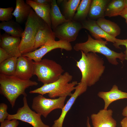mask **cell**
I'll return each mask as SVG.
<instances>
[{
	"label": "cell",
	"mask_w": 127,
	"mask_h": 127,
	"mask_svg": "<svg viewBox=\"0 0 127 127\" xmlns=\"http://www.w3.org/2000/svg\"><path fill=\"white\" fill-rule=\"evenodd\" d=\"M81 51V57L76 64L81 73L80 81L91 87L99 80L103 74L105 67L104 62L95 53L90 52L86 54Z\"/></svg>",
	"instance_id": "obj_1"
},
{
	"label": "cell",
	"mask_w": 127,
	"mask_h": 127,
	"mask_svg": "<svg viewBox=\"0 0 127 127\" xmlns=\"http://www.w3.org/2000/svg\"><path fill=\"white\" fill-rule=\"evenodd\" d=\"M38 85L37 82L30 80H24L14 75L0 74V93L6 97L13 107L17 99L21 95L27 96L25 89L30 86Z\"/></svg>",
	"instance_id": "obj_2"
},
{
	"label": "cell",
	"mask_w": 127,
	"mask_h": 127,
	"mask_svg": "<svg viewBox=\"0 0 127 127\" xmlns=\"http://www.w3.org/2000/svg\"><path fill=\"white\" fill-rule=\"evenodd\" d=\"M73 76L68 72L64 73L56 81L49 84H44L41 87L30 91V93H38L42 95L48 94L51 98L64 96H71L72 92L75 89L77 82H70Z\"/></svg>",
	"instance_id": "obj_3"
},
{
	"label": "cell",
	"mask_w": 127,
	"mask_h": 127,
	"mask_svg": "<svg viewBox=\"0 0 127 127\" xmlns=\"http://www.w3.org/2000/svg\"><path fill=\"white\" fill-rule=\"evenodd\" d=\"M87 34L88 38L87 41L75 44L73 47L74 50L82 51L86 54L90 52L99 53L105 56L108 62L114 65L119 64L117 59L122 62L125 60L124 53H118L110 49L106 45L108 44L107 41L103 40L102 39H94Z\"/></svg>",
	"instance_id": "obj_4"
},
{
	"label": "cell",
	"mask_w": 127,
	"mask_h": 127,
	"mask_svg": "<svg viewBox=\"0 0 127 127\" xmlns=\"http://www.w3.org/2000/svg\"><path fill=\"white\" fill-rule=\"evenodd\" d=\"M45 23L32 8L26 22L19 45V50L22 55L35 50L36 36L39 29Z\"/></svg>",
	"instance_id": "obj_5"
},
{
	"label": "cell",
	"mask_w": 127,
	"mask_h": 127,
	"mask_svg": "<svg viewBox=\"0 0 127 127\" xmlns=\"http://www.w3.org/2000/svg\"><path fill=\"white\" fill-rule=\"evenodd\" d=\"M64 71L61 65L53 60L44 59L39 61H34V75L44 84L56 81Z\"/></svg>",
	"instance_id": "obj_6"
},
{
	"label": "cell",
	"mask_w": 127,
	"mask_h": 127,
	"mask_svg": "<svg viewBox=\"0 0 127 127\" xmlns=\"http://www.w3.org/2000/svg\"><path fill=\"white\" fill-rule=\"evenodd\" d=\"M66 97L64 96L49 99L39 94L33 99L32 108L36 113L46 118L53 110L57 109L62 110L63 108Z\"/></svg>",
	"instance_id": "obj_7"
},
{
	"label": "cell",
	"mask_w": 127,
	"mask_h": 127,
	"mask_svg": "<svg viewBox=\"0 0 127 127\" xmlns=\"http://www.w3.org/2000/svg\"><path fill=\"white\" fill-rule=\"evenodd\" d=\"M26 97L24 96L23 98V106L18 109L16 114H9L7 119L20 120L28 123L33 127H50L43 122L41 115L31 109Z\"/></svg>",
	"instance_id": "obj_8"
},
{
	"label": "cell",
	"mask_w": 127,
	"mask_h": 127,
	"mask_svg": "<svg viewBox=\"0 0 127 127\" xmlns=\"http://www.w3.org/2000/svg\"><path fill=\"white\" fill-rule=\"evenodd\" d=\"M82 28L81 23L72 20L59 25L53 31L55 37L59 40L70 43L76 40Z\"/></svg>",
	"instance_id": "obj_9"
},
{
	"label": "cell",
	"mask_w": 127,
	"mask_h": 127,
	"mask_svg": "<svg viewBox=\"0 0 127 127\" xmlns=\"http://www.w3.org/2000/svg\"><path fill=\"white\" fill-rule=\"evenodd\" d=\"M38 49L28 53L22 55L35 62L39 61L42 60V57L47 53L57 48L64 49L67 51H71L72 49L70 43L59 40L55 41L51 43L41 46Z\"/></svg>",
	"instance_id": "obj_10"
},
{
	"label": "cell",
	"mask_w": 127,
	"mask_h": 127,
	"mask_svg": "<svg viewBox=\"0 0 127 127\" xmlns=\"http://www.w3.org/2000/svg\"><path fill=\"white\" fill-rule=\"evenodd\" d=\"M87 86L84 83L80 82L75 87V91L62 109L60 115L55 120L52 127H62L64 119L67 114L71 109L77 97L86 92Z\"/></svg>",
	"instance_id": "obj_11"
},
{
	"label": "cell",
	"mask_w": 127,
	"mask_h": 127,
	"mask_svg": "<svg viewBox=\"0 0 127 127\" xmlns=\"http://www.w3.org/2000/svg\"><path fill=\"white\" fill-rule=\"evenodd\" d=\"M34 62L28 57L21 56L17 58L14 76L24 80H28L34 75Z\"/></svg>",
	"instance_id": "obj_12"
},
{
	"label": "cell",
	"mask_w": 127,
	"mask_h": 127,
	"mask_svg": "<svg viewBox=\"0 0 127 127\" xmlns=\"http://www.w3.org/2000/svg\"><path fill=\"white\" fill-rule=\"evenodd\" d=\"M111 109L100 110L97 113H93L91 118L93 127H116V121L112 117Z\"/></svg>",
	"instance_id": "obj_13"
},
{
	"label": "cell",
	"mask_w": 127,
	"mask_h": 127,
	"mask_svg": "<svg viewBox=\"0 0 127 127\" xmlns=\"http://www.w3.org/2000/svg\"><path fill=\"white\" fill-rule=\"evenodd\" d=\"M21 40L20 37L12 36L5 33L1 35L0 46L12 57L22 56L19 46Z\"/></svg>",
	"instance_id": "obj_14"
},
{
	"label": "cell",
	"mask_w": 127,
	"mask_h": 127,
	"mask_svg": "<svg viewBox=\"0 0 127 127\" xmlns=\"http://www.w3.org/2000/svg\"><path fill=\"white\" fill-rule=\"evenodd\" d=\"M81 23L83 28L88 30L95 39L103 38L107 42L115 43L116 38L104 31L98 25L96 21L88 18L82 22Z\"/></svg>",
	"instance_id": "obj_15"
},
{
	"label": "cell",
	"mask_w": 127,
	"mask_h": 127,
	"mask_svg": "<svg viewBox=\"0 0 127 127\" xmlns=\"http://www.w3.org/2000/svg\"><path fill=\"white\" fill-rule=\"evenodd\" d=\"M98 96L104 100V109H107L110 104L116 100L124 99H127V92L119 90L116 85H113L110 90L108 91L99 92Z\"/></svg>",
	"instance_id": "obj_16"
},
{
	"label": "cell",
	"mask_w": 127,
	"mask_h": 127,
	"mask_svg": "<svg viewBox=\"0 0 127 127\" xmlns=\"http://www.w3.org/2000/svg\"><path fill=\"white\" fill-rule=\"evenodd\" d=\"M56 37L51 28L45 23L39 29L36 37L35 50L38 48L55 41Z\"/></svg>",
	"instance_id": "obj_17"
},
{
	"label": "cell",
	"mask_w": 127,
	"mask_h": 127,
	"mask_svg": "<svg viewBox=\"0 0 127 127\" xmlns=\"http://www.w3.org/2000/svg\"><path fill=\"white\" fill-rule=\"evenodd\" d=\"M32 8L24 0H16L15 9L12 15L16 21L19 23L23 22L27 19Z\"/></svg>",
	"instance_id": "obj_18"
},
{
	"label": "cell",
	"mask_w": 127,
	"mask_h": 127,
	"mask_svg": "<svg viewBox=\"0 0 127 127\" xmlns=\"http://www.w3.org/2000/svg\"><path fill=\"white\" fill-rule=\"evenodd\" d=\"M26 2L29 5L37 15L43 20L48 26L51 28L50 13L51 4H40L32 0H26Z\"/></svg>",
	"instance_id": "obj_19"
},
{
	"label": "cell",
	"mask_w": 127,
	"mask_h": 127,
	"mask_svg": "<svg viewBox=\"0 0 127 127\" xmlns=\"http://www.w3.org/2000/svg\"><path fill=\"white\" fill-rule=\"evenodd\" d=\"M50 13L51 28L53 30L59 25L68 21L65 16L61 13L56 0H51Z\"/></svg>",
	"instance_id": "obj_20"
},
{
	"label": "cell",
	"mask_w": 127,
	"mask_h": 127,
	"mask_svg": "<svg viewBox=\"0 0 127 127\" xmlns=\"http://www.w3.org/2000/svg\"><path fill=\"white\" fill-rule=\"evenodd\" d=\"M109 0H92L88 16L90 19H99L104 17L106 7Z\"/></svg>",
	"instance_id": "obj_21"
},
{
	"label": "cell",
	"mask_w": 127,
	"mask_h": 127,
	"mask_svg": "<svg viewBox=\"0 0 127 127\" xmlns=\"http://www.w3.org/2000/svg\"><path fill=\"white\" fill-rule=\"evenodd\" d=\"M96 21L98 25L110 36L115 38L120 34V28L114 22L106 19L104 17L98 19Z\"/></svg>",
	"instance_id": "obj_22"
},
{
	"label": "cell",
	"mask_w": 127,
	"mask_h": 127,
	"mask_svg": "<svg viewBox=\"0 0 127 127\" xmlns=\"http://www.w3.org/2000/svg\"><path fill=\"white\" fill-rule=\"evenodd\" d=\"M0 29L11 36L20 38L21 37L24 31L19 23L12 20L2 22L0 23Z\"/></svg>",
	"instance_id": "obj_23"
},
{
	"label": "cell",
	"mask_w": 127,
	"mask_h": 127,
	"mask_svg": "<svg viewBox=\"0 0 127 127\" xmlns=\"http://www.w3.org/2000/svg\"><path fill=\"white\" fill-rule=\"evenodd\" d=\"M125 7L124 0H113L107 5L104 17H109L120 15Z\"/></svg>",
	"instance_id": "obj_24"
},
{
	"label": "cell",
	"mask_w": 127,
	"mask_h": 127,
	"mask_svg": "<svg viewBox=\"0 0 127 127\" xmlns=\"http://www.w3.org/2000/svg\"><path fill=\"white\" fill-rule=\"evenodd\" d=\"M92 1L91 0H82L72 20L78 22H82L85 20L88 15Z\"/></svg>",
	"instance_id": "obj_25"
},
{
	"label": "cell",
	"mask_w": 127,
	"mask_h": 127,
	"mask_svg": "<svg viewBox=\"0 0 127 127\" xmlns=\"http://www.w3.org/2000/svg\"><path fill=\"white\" fill-rule=\"evenodd\" d=\"M18 57H12L0 64V74L7 76L14 75Z\"/></svg>",
	"instance_id": "obj_26"
},
{
	"label": "cell",
	"mask_w": 127,
	"mask_h": 127,
	"mask_svg": "<svg viewBox=\"0 0 127 127\" xmlns=\"http://www.w3.org/2000/svg\"><path fill=\"white\" fill-rule=\"evenodd\" d=\"M64 14L67 20H72L80 0H64Z\"/></svg>",
	"instance_id": "obj_27"
},
{
	"label": "cell",
	"mask_w": 127,
	"mask_h": 127,
	"mask_svg": "<svg viewBox=\"0 0 127 127\" xmlns=\"http://www.w3.org/2000/svg\"><path fill=\"white\" fill-rule=\"evenodd\" d=\"M12 7L0 8V20L2 22H7L11 20L13 17Z\"/></svg>",
	"instance_id": "obj_28"
},
{
	"label": "cell",
	"mask_w": 127,
	"mask_h": 127,
	"mask_svg": "<svg viewBox=\"0 0 127 127\" xmlns=\"http://www.w3.org/2000/svg\"><path fill=\"white\" fill-rule=\"evenodd\" d=\"M8 107L7 105L4 103L0 104V122L4 121L7 118L9 115L7 112Z\"/></svg>",
	"instance_id": "obj_29"
},
{
	"label": "cell",
	"mask_w": 127,
	"mask_h": 127,
	"mask_svg": "<svg viewBox=\"0 0 127 127\" xmlns=\"http://www.w3.org/2000/svg\"><path fill=\"white\" fill-rule=\"evenodd\" d=\"M113 46L116 48L120 49V45L125 46L126 48V50L124 52L125 56V60H127V39H117L113 44Z\"/></svg>",
	"instance_id": "obj_30"
},
{
	"label": "cell",
	"mask_w": 127,
	"mask_h": 127,
	"mask_svg": "<svg viewBox=\"0 0 127 127\" xmlns=\"http://www.w3.org/2000/svg\"><path fill=\"white\" fill-rule=\"evenodd\" d=\"M18 120L16 119L9 120L6 119L0 123V127H17L19 123Z\"/></svg>",
	"instance_id": "obj_31"
},
{
	"label": "cell",
	"mask_w": 127,
	"mask_h": 127,
	"mask_svg": "<svg viewBox=\"0 0 127 127\" xmlns=\"http://www.w3.org/2000/svg\"><path fill=\"white\" fill-rule=\"evenodd\" d=\"M12 57L4 50L0 48V64Z\"/></svg>",
	"instance_id": "obj_32"
},
{
	"label": "cell",
	"mask_w": 127,
	"mask_h": 127,
	"mask_svg": "<svg viewBox=\"0 0 127 127\" xmlns=\"http://www.w3.org/2000/svg\"><path fill=\"white\" fill-rule=\"evenodd\" d=\"M32 1L37 4H50L51 0H33Z\"/></svg>",
	"instance_id": "obj_33"
},
{
	"label": "cell",
	"mask_w": 127,
	"mask_h": 127,
	"mask_svg": "<svg viewBox=\"0 0 127 127\" xmlns=\"http://www.w3.org/2000/svg\"><path fill=\"white\" fill-rule=\"evenodd\" d=\"M120 125L122 127H127V117H125L121 121Z\"/></svg>",
	"instance_id": "obj_34"
},
{
	"label": "cell",
	"mask_w": 127,
	"mask_h": 127,
	"mask_svg": "<svg viewBox=\"0 0 127 127\" xmlns=\"http://www.w3.org/2000/svg\"><path fill=\"white\" fill-rule=\"evenodd\" d=\"M120 16L126 20H127V7H125Z\"/></svg>",
	"instance_id": "obj_35"
},
{
	"label": "cell",
	"mask_w": 127,
	"mask_h": 127,
	"mask_svg": "<svg viewBox=\"0 0 127 127\" xmlns=\"http://www.w3.org/2000/svg\"><path fill=\"white\" fill-rule=\"evenodd\" d=\"M122 114L123 116L127 117V106L123 110Z\"/></svg>",
	"instance_id": "obj_36"
},
{
	"label": "cell",
	"mask_w": 127,
	"mask_h": 127,
	"mask_svg": "<svg viewBox=\"0 0 127 127\" xmlns=\"http://www.w3.org/2000/svg\"><path fill=\"white\" fill-rule=\"evenodd\" d=\"M86 125L87 127H91L89 122V118L88 117H87Z\"/></svg>",
	"instance_id": "obj_37"
},
{
	"label": "cell",
	"mask_w": 127,
	"mask_h": 127,
	"mask_svg": "<svg viewBox=\"0 0 127 127\" xmlns=\"http://www.w3.org/2000/svg\"><path fill=\"white\" fill-rule=\"evenodd\" d=\"M124 1L125 7H127V0H124Z\"/></svg>",
	"instance_id": "obj_38"
},
{
	"label": "cell",
	"mask_w": 127,
	"mask_h": 127,
	"mask_svg": "<svg viewBox=\"0 0 127 127\" xmlns=\"http://www.w3.org/2000/svg\"><path fill=\"white\" fill-rule=\"evenodd\" d=\"M125 21H126V22L127 24V20H126Z\"/></svg>",
	"instance_id": "obj_39"
}]
</instances>
